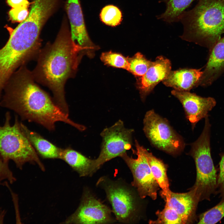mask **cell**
Returning a JSON list of instances; mask_svg holds the SVG:
<instances>
[{"mask_svg":"<svg viewBox=\"0 0 224 224\" xmlns=\"http://www.w3.org/2000/svg\"><path fill=\"white\" fill-rule=\"evenodd\" d=\"M8 162L0 156V184L5 180H7L11 184L16 181V178L9 168Z\"/></svg>","mask_w":224,"mask_h":224,"instance_id":"obj_26","label":"cell"},{"mask_svg":"<svg viewBox=\"0 0 224 224\" xmlns=\"http://www.w3.org/2000/svg\"><path fill=\"white\" fill-rule=\"evenodd\" d=\"M121 11L117 7L113 5L105 6L101 10L100 18L105 24L111 26L119 25L122 20Z\"/></svg>","mask_w":224,"mask_h":224,"instance_id":"obj_22","label":"cell"},{"mask_svg":"<svg viewBox=\"0 0 224 224\" xmlns=\"http://www.w3.org/2000/svg\"><path fill=\"white\" fill-rule=\"evenodd\" d=\"M171 93L182 104L193 129L199 121L208 116V112L216 105V101L212 97H201L189 91L174 90Z\"/></svg>","mask_w":224,"mask_h":224,"instance_id":"obj_11","label":"cell"},{"mask_svg":"<svg viewBox=\"0 0 224 224\" xmlns=\"http://www.w3.org/2000/svg\"><path fill=\"white\" fill-rule=\"evenodd\" d=\"M111 210L89 192L85 191L75 212L64 222L65 224H108L115 222Z\"/></svg>","mask_w":224,"mask_h":224,"instance_id":"obj_10","label":"cell"},{"mask_svg":"<svg viewBox=\"0 0 224 224\" xmlns=\"http://www.w3.org/2000/svg\"><path fill=\"white\" fill-rule=\"evenodd\" d=\"M128 71L138 77L142 76L151 66L152 62L147 59L140 52L132 57H128Z\"/></svg>","mask_w":224,"mask_h":224,"instance_id":"obj_21","label":"cell"},{"mask_svg":"<svg viewBox=\"0 0 224 224\" xmlns=\"http://www.w3.org/2000/svg\"><path fill=\"white\" fill-rule=\"evenodd\" d=\"M224 217V200L202 213L199 216L198 224H215Z\"/></svg>","mask_w":224,"mask_h":224,"instance_id":"obj_24","label":"cell"},{"mask_svg":"<svg viewBox=\"0 0 224 224\" xmlns=\"http://www.w3.org/2000/svg\"><path fill=\"white\" fill-rule=\"evenodd\" d=\"M145 152L152 175L162 190L161 196L168 201L170 197L171 190L167 175V166L161 160L154 156L146 149Z\"/></svg>","mask_w":224,"mask_h":224,"instance_id":"obj_19","label":"cell"},{"mask_svg":"<svg viewBox=\"0 0 224 224\" xmlns=\"http://www.w3.org/2000/svg\"><path fill=\"white\" fill-rule=\"evenodd\" d=\"M224 73V36L209 52L208 59L198 86L211 85Z\"/></svg>","mask_w":224,"mask_h":224,"instance_id":"obj_14","label":"cell"},{"mask_svg":"<svg viewBox=\"0 0 224 224\" xmlns=\"http://www.w3.org/2000/svg\"><path fill=\"white\" fill-rule=\"evenodd\" d=\"M100 58L105 65L127 70L128 69V57L120 53L111 51L104 52L101 54Z\"/></svg>","mask_w":224,"mask_h":224,"instance_id":"obj_25","label":"cell"},{"mask_svg":"<svg viewBox=\"0 0 224 224\" xmlns=\"http://www.w3.org/2000/svg\"><path fill=\"white\" fill-rule=\"evenodd\" d=\"M202 133L191 145L189 155L194 159L196 167V181L189 191L199 202L210 200L212 194H216L218 175L211 154V124L208 116L205 118Z\"/></svg>","mask_w":224,"mask_h":224,"instance_id":"obj_4","label":"cell"},{"mask_svg":"<svg viewBox=\"0 0 224 224\" xmlns=\"http://www.w3.org/2000/svg\"><path fill=\"white\" fill-rule=\"evenodd\" d=\"M21 130L38 154L45 159H60L62 148L44 138L38 133L29 130L22 123Z\"/></svg>","mask_w":224,"mask_h":224,"instance_id":"obj_17","label":"cell"},{"mask_svg":"<svg viewBox=\"0 0 224 224\" xmlns=\"http://www.w3.org/2000/svg\"><path fill=\"white\" fill-rule=\"evenodd\" d=\"M7 2L12 8L29 7L30 4L27 0H7Z\"/></svg>","mask_w":224,"mask_h":224,"instance_id":"obj_29","label":"cell"},{"mask_svg":"<svg viewBox=\"0 0 224 224\" xmlns=\"http://www.w3.org/2000/svg\"><path fill=\"white\" fill-rule=\"evenodd\" d=\"M97 184L102 185L116 220L132 223L138 219L139 206L137 195L126 184L102 177Z\"/></svg>","mask_w":224,"mask_h":224,"instance_id":"obj_7","label":"cell"},{"mask_svg":"<svg viewBox=\"0 0 224 224\" xmlns=\"http://www.w3.org/2000/svg\"><path fill=\"white\" fill-rule=\"evenodd\" d=\"M199 201L191 192L178 193L171 191L166 204L174 209L184 224L192 223L196 220V211Z\"/></svg>","mask_w":224,"mask_h":224,"instance_id":"obj_15","label":"cell"},{"mask_svg":"<svg viewBox=\"0 0 224 224\" xmlns=\"http://www.w3.org/2000/svg\"><path fill=\"white\" fill-rule=\"evenodd\" d=\"M157 218L154 220H150V224H184L179 214L173 208L166 204L162 210L156 212Z\"/></svg>","mask_w":224,"mask_h":224,"instance_id":"obj_23","label":"cell"},{"mask_svg":"<svg viewBox=\"0 0 224 224\" xmlns=\"http://www.w3.org/2000/svg\"><path fill=\"white\" fill-rule=\"evenodd\" d=\"M219 172L217 176L216 194H219L221 200H224V154L222 156L219 163Z\"/></svg>","mask_w":224,"mask_h":224,"instance_id":"obj_28","label":"cell"},{"mask_svg":"<svg viewBox=\"0 0 224 224\" xmlns=\"http://www.w3.org/2000/svg\"><path fill=\"white\" fill-rule=\"evenodd\" d=\"M60 159L66 162L80 177L90 176L94 159L89 158L70 147L62 149Z\"/></svg>","mask_w":224,"mask_h":224,"instance_id":"obj_18","label":"cell"},{"mask_svg":"<svg viewBox=\"0 0 224 224\" xmlns=\"http://www.w3.org/2000/svg\"><path fill=\"white\" fill-rule=\"evenodd\" d=\"M196 0H163L166 9L156 16L157 19L168 23L180 21V18L186 9Z\"/></svg>","mask_w":224,"mask_h":224,"instance_id":"obj_20","label":"cell"},{"mask_svg":"<svg viewBox=\"0 0 224 224\" xmlns=\"http://www.w3.org/2000/svg\"><path fill=\"white\" fill-rule=\"evenodd\" d=\"M65 8L72 40L82 48L85 54L88 56L92 55V51L97 47L88 36L79 0H67Z\"/></svg>","mask_w":224,"mask_h":224,"instance_id":"obj_12","label":"cell"},{"mask_svg":"<svg viewBox=\"0 0 224 224\" xmlns=\"http://www.w3.org/2000/svg\"><path fill=\"white\" fill-rule=\"evenodd\" d=\"M137 155L134 159L129 156L126 152L121 156L130 169L133 176L132 185L136 189L140 197L144 198L148 196L153 200L157 197V192L160 189L158 183L151 172L145 155V148L135 140Z\"/></svg>","mask_w":224,"mask_h":224,"instance_id":"obj_9","label":"cell"},{"mask_svg":"<svg viewBox=\"0 0 224 224\" xmlns=\"http://www.w3.org/2000/svg\"><path fill=\"white\" fill-rule=\"evenodd\" d=\"M171 69L170 60L163 56L157 57L145 73L138 80L137 88L141 99L144 101L155 86L167 77Z\"/></svg>","mask_w":224,"mask_h":224,"instance_id":"obj_13","label":"cell"},{"mask_svg":"<svg viewBox=\"0 0 224 224\" xmlns=\"http://www.w3.org/2000/svg\"><path fill=\"white\" fill-rule=\"evenodd\" d=\"M180 21L183 27L180 37L209 52L224 33V1L198 0L193 8L184 12Z\"/></svg>","mask_w":224,"mask_h":224,"instance_id":"obj_3","label":"cell"},{"mask_svg":"<svg viewBox=\"0 0 224 224\" xmlns=\"http://www.w3.org/2000/svg\"><path fill=\"white\" fill-rule=\"evenodd\" d=\"M11 119L10 113L7 112L4 124L0 125V156L6 161H13L20 169L28 162L36 164L44 171L37 153L21 129L18 117L15 116L13 125Z\"/></svg>","mask_w":224,"mask_h":224,"instance_id":"obj_5","label":"cell"},{"mask_svg":"<svg viewBox=\"0 0 224 224\" xmlns=\"http://www.w3.org/2000/svg\"><path fill=\"white\" fill-rule=\"evenodd\" d=\"M223 0V1H224V0Z\"/></svg>","mask_w":224,"mask_h":224,"instance_id":"obj_30","label":"cell"},{"mask_svg":"<svg viewBox=\"0 0 224 224\" xmlns=\"http://www.w3.org/2000/svg\"><path fill=\"white\" fill-rule=\"evenodd\" d=\"M82 48L72 40L68 21L64 18L54 41L41 49L37 63L32 72L38 83L52 92L56 105L69 116L64 86L68 79L75 77L82 56Z\"/></svg>","mask_w":224,"mask_h":224,"instance_id":"obj_2","label":"cell"},{"mask_svg":"<svg viewBox=\"0 0 224 224\" xmlns=\"http://www.w3.org/2000/svg\"><path fill=\"white\" fill-rule=\"evenodd\" d=\"M28 7L12 8L9 12L10 19L14 22H21L24 21L29 13Z\"/></svg>","mask_w":224,"mask_h":224,"instance_id":"obj_27","label":"cell"},{"mask_svg":"<svg viewBox=\"0 0 224 224\" xmlns=\"http://www.w3.org/2000/svg\"><path fill=\"white\" fill-rule=\"evenodd\" d=\"M133 132V129L126 128L121 120L102 130L100 134L102 139L100 152L98 157L94 159L90 176L105 162L120 157L131 148Z\"/></svg>","mask_w":224,"mask_h":224,"instance_id":"obj_8","label":"cell"},{"mask_svg":"<svg viewBox=\"0 0 224 224\" xmlns=\"http://www.w3.org/2000/svg\"><path fill=\"white\" fill-rule=\"evenodd\" d=\"M35 82L32 72L26 64L21 66L5 85L0 105L14 111L22 120L38 123L49 131L54 130L55 124L59 121L80 131L86 129L64 114L53 99Z\"/></svg>","mask_w":224,"mask_h":224,"instance_id":"obj_1","label":"cell"},{"mask_svg":"<svg viewBox=\"0 0 224 224\" xmlns=\"http://www.w3.org/2000/svg\"><path fill=\"white\" fill-rule=\"evenodd\" d=\"M143 130L151 144L157 149L175 156L180 154L184 149L182 138L167 120L153 110L148 111L145 115Z\"/></svg>","mask_w":224,"mask_h":224,"instance_id":"obj_6","label":"cell"},{"mask_svg":"<svg viewBox=\"0 0 224 224\" xmlns=\"http://www.w3.org/2000/svg\"><path fill=\"white\" fill-rule=\"evenodd\" d=\"M203 71L200 69L182 68L171 70L162 82L166 86L174 90L189 91L198 86Z\"/></svg>","mask_w":224,"mask_h":224,"instance_id":"obj_16","label":"cell"}]
</instances>
